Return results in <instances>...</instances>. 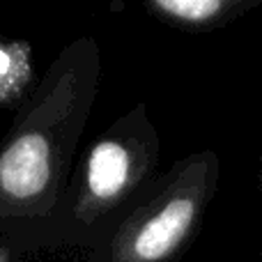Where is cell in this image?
<instances>
[{
	"instance_id": "6da1fadb",
	"label": "cell",
	"mask_w": 262,
	"mask_h": 262,
	"mask_svg": "<svg viewBox=\"0 0 262 262\" xmlns=\"http://www.w3.org/2000/svg\"><path fill=\"white\" fill-rule=\"evenodd\" d=\"M101 51L83 35L62 46L0 140V232L30 255L60 205L95 108Z\"/></svg>"
},
{
	"instance_id": "7a4b0ae2",
	"label": "cell",
	"mask_w": 262,
	"mask_h": 262,
	"mask_svg": "<svg viewBox=\"0 0 262 262\" xmlns=\"http://www.w3.org/2000/svg\"><path fill=\"white\" fill-rule=\"evenodd\" d=\"M161 140L145 104H136L76 157L41 251H88L154 180Z\"/></svg>"
},
{
	"instance_id": "3957f363",
	"label": "cell",
	"mask_w": 262,
	"mask_h": 262,
	"mask_svg": "<svg viewBox=\"0 0 262 262\" xmlns=\"http://www.w3.org/2000/svg\"><path fill=\"white\" fill-rule=\"evenodd\" d=\"M219 180L214 149L177 159L131 200L83 262H180L203 228Z\"/></svg>"
},
{
	"instance_id": "277c9868",
	"label": "cell",
	"mask_w": 262,
	"mask_h": 262,
	"mask_svg": "<svg viewBox=\"0 0 262 262\" xmlns=\"http://www.w3.org/2000/svg\"><path fill=\"white\" fill-rule=\"evenodd\" d=\"M159 21L180 30L205 32L260 7L262 0H140Z\"/></svg>"
},
{
	"instance_id": "5b68a950",
	"label": "cell",
	"mask_w": 262,
	"mask_h": 262,
	"mask_svg": "<svg viewBox=\"0 0 262 262\" xmlns=\"http://www.w3.org/2000/svg\"><path fill=\"white\" fill-rule=\"evenodd\" d=\"M35 88L32 49L23 39H0V108H18Z\"/></svg>"
},
{
	"instance_id": "8992f818",
	"label": "cell",
	"mask_w": 262,
	"mask_h": 262,
	"mask_svg": "<svg viewBox=\"0 0 262 262\" xmlns=\"http://www.w3.org/2000/svg\"><path fill=\"white\" fill-rule=\"evenodd\" d=\"M28 251L7 232H0V262H26Z\"/></svg>"
},
{
	"instance_id": "52a82bcc",
	"label": "cell",
	"mask_w": 262,
	"mask_h": 262,
	"mask_svg": "<svg viewBox=\"0 0 262 262\" xmlns=\"http://www.w3.org/2000/svg\"><path fill=\"white\" fill-rule=\"evenodd\" d=\"M258 186L262 191V134H260V152H258Z\"/></svg>"
},
{
	"instance_id": "ba28073f",
	"label": "cell",
	"mask_w": 262,
	"mask_h": 262,
	"mask_svg": "<svg viewBox=\"0 0 262 262\" xmlns=\"http://www.w3.org/2000/svg\"><path fill=\"white\" fill-rule=\"evenodd\" d=\"M260 251H262V235H260Z\"/></svg>"
}]
</instances>
